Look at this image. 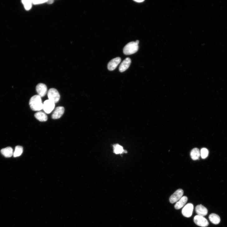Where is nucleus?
<instances>
[{
  "label": "nucleus",
  "instance_id": "obj_14",
  "mask_svg": "<svg viewBox=\"0 0 227 227\" xmlns=\"http://www.w3.org/2000/svg\"><path fill=\"white\" fill-rule=\"evenodd\" d=\"M2 154L6 158H10L13 155V150L10 147L2 149L1 150Z\"/></svg>",
  "mask_w": 227,
  "mask_h": 227
},
{
  "label": "nucleus",
  "instance_id": "obj_16",
  "mask_svg": "<svg viewBox=\"0 0 227 227\" xmlns=\"http://www.w3.org/2000/svg\"><path fill=\"white\" fill-rule=\"evenodd\" d=\"M190 155L192 160H198L201 156L200 151L198 148H194L192 150Z\"/></svg>",
  "mask_w": 227,
  "mask_h": 227
},
{
  "label": "nucleus",
  "instance_id": "obj_13",
  "mask_svg": "<svg viewBox=\"0 0 227 227\" xmlns=\"http://www.w3.org/2000/svg\"><path fill=\"white\" fill-rule=\"evenodd\" d=\"M188 200V198L186 196H182L177 201L174 206L176 210L181 209L186 204Z\"/></svg>",
  "mask_w": 227,
  "mask_h": 227
},
{
  "label": "nucleus",
  "instance_id": "obj_11",
  "mask_svg": "<svg viewBox=\"0 0 227 227\" xmlns=\"http://www.w3.org/2000/svg\"><path fill=\"white\" fill-rule=\"evenodd\" d=\"M131 63V59L129 58H126L121 63L119 70L121 72H124L130 67Z\"/></svg>",
  "mask_w": 227,
  "mask_h": 227
},
{
  "label": "nucleus",
  "instance_id": "obj_18",
  "mask_svg": "<svg viewBox=\"0 0 227 227\" xmlns=\"http://www.w3.org/2000/svg\"><path fill=\"white\" fill-rule=\"evenodd\" d=\"M114 152L116 154H121L126 153L127 151L124 150L123 148L118 144H116L113 146Z\"/></svg>",
  "mask_w": 227,
  "mask_h": 227
},
{
  "label": "nucleus",
  "instance_id": "obj_17",
  "mask_svg": "<svg viewBox=\"0 0 227 227\" xmlns=\"http://www.w3.org/2000/svg\"><path fill=\"white\" fill-rule=\"evenodd\" d=\"M209 219L210 221L213 224L217 225L219 224L220 221V216L217 214H212L209 216Z\"/></svg>",
  "mask_w": 227,
  "mask_h": 227
},
{
  "label": "nucleus",
  "instance_id": "obj_15",
  "mask_svg": "<svg viewBox=\"0 0 227 227\" xmlns=\"http://www.w3.org/2000/svg\"><path fill=\"white\" fill-rule=\"evenodd\" d=\"M35 117L40 121H45L48 119L47 115L44 112L40 111L36 113L35 115Z\"/></svg>",
  "mask_w": 227,
  "mask_h": 227
},
{
  "label": "nucleus",
  "instance_id": "obj_2",
  "mask_svg": "<svg viewBox=\"0 0 227 227\" xmlns=\"http://www.w3.org/2000/svg\"><path fill=\"white\" fill-rule=\"evenodd\" d=\"M138 45L135 42H131L126 45L123 49L124 54L126 55H130L136 53L138 50Z\"/></svg>",
  "mask_w": 227,
  "mask_h": 227
},
{
  "label": "nucleus",
  "instance_id": "obj_3",
  "mask_svg": "<svg viewBox=\"0 0 227 227\" xmlns=\"http://www.w3.org/2000/svg\"><path fill=\"white\" fill-rule=\"evenodd\" d=\"M47 95L49 99L55 103L59 102L60 97L59 92L54 88L50 89L48 91Z\"/></svg>",
  "mask_w": 227,
  "mask_h": 227
},
{
  "label": "nucleus",
  "instance_id": "obj_24",
  "mask_svg": "<svg viewBox=\"0 0 227 227\" xmlns=\"http://www.w3.org/2000/svg\"><path fill=\"white\" fill-rule=\"evenodd\" d=\"M47 2L48 4H51L53 3L54 1H52V0L51 1H47Z\"/></svg>",
  "mask_w": 227,
  "mask_h": 227
},
{
  "label": "nucleus",
  "instance_id": "obj_12",
  "mask_svg": "<svg viewBox=\"0 0 227 227\" xmlns=\"http://www.w3.org/2000/svg\"><path fill=\"white\" fill-rule=\"evenodd\" d=\"M195 210L198 215L201 216L206 215L208 212L207 209L201 205L197 206L196 207Z\"/></svg>",
  "mask_w": 227,
  "mask_h": 227
},
{
  "label": "nucleus",
  "instance_id": "obj_8",
  "mask_svg": "<svg viewBox=\"0 0 227 227\" xmlns=\"http://www.w3.org/2000/svg\"><path fill=\"white\" fill-rule=\"evenodd\" d=\"M36 89L38 95L41 97L45 96L47 91L46 85L41 83H39L37 85Z\"/></svg>",
  "mask_w": 227,
  "mask_h": 227
},
{
  "label": "nucleus",
  "instance_id": "obj_1",
  "mask_svg": "<svg viewBox=\"0 0 227 227\" xmlns=\"http://www.w3.org/2000/svg\"><path fill=\"white\" fill-rule=\"evenodd\" d=\"M29 105L31 109L35 111H40L43 109L41 97L38 95H34L31 97Z\"/></svg>",
  "mask_w": 227,
  "mask_h": 227
},
{
  "label": "nucleus",
  "instance_id": "obj_25",
  "mask_svg": "<svg viewBox=\"0 0 227 227\" xmlns=\"http://www.w3.org/2000/svg\"><path fill=\"white\" fill-rule=\"evenodd\" d=\"M135 42L138 45L139 43V41L138 40H137L135 41Z\"/></svg>",
  "mask_w": 227,
  "mask_h": 227
},
{
  "label": "nucleus",
  "instance_id": "obj_21",
  "mask_svg": "<svg viewBox=\"0 0 227 227\" xmlns=\"http://www.w3.org/2000/svg\"><path fill=\"white\" fill-rule=\"evenodd\" d=\"M201 156V158L203 159L206 158L209 155V152L208 149L205 148H202L200 151Z\"/></svg>",
  "mask_w": 227,
  "mask_h": 227
},
{
  "label": "nucleus",
  "instance_id": "obj_20",
  "mask_svg": "<svg viewBox=\"0 0 227 227\" xmlns=\"http://www.w3.org/2000/svg\"><path fill=\"white\" fill-rule=\"evenodd\" d=\"M22 2L24 5L25 9L27 10H29L31 8L32 1H28V0L24 1L23 0V1H22Z\"/></svg>",
  "mask_w": 227,
  "mask_h": 227
},
{
  "label": "nucleus",
  "instance_id": "obj_6",
  "mask_svg": "<svg viewBox=\"0 0 227 227\" xmlns=\"http://www.w3.org/2000/svg\"><path fill=\"white\" fill-rule=\"evenodd\" d=\"M184 191L182 189H179L176 191L170 197V203L173 204L177 202L182 197Z\"/></svg>",
  "mask_w": 227,
  "mask_h": 227
},
{
  "label": "nucleus",
  "instance_id": "obj_9",
  "mask_svg": "<svg viewBox=\"0 0 227 227\" xmlns=\"http://www.w3.org/2000/svg\"><path fill=\"white\" fill-rule=\"evenodd\" d=\"M121 61L120 57L114 58L111 60L108 64V69L110 71L115 70Z\"/></svg>",
  "mask_w": 227,
  "mask_h": 227
},
{
  "label": "nucleus",
  "instance_id": "obj_4",
  "mask_svg": "<svg viewBox=\"0 0 227 227\" xmlns=\"http://www.w3.org/2000/svg\"><path fill=\"white\" fill-rule=\"evenodd\" d=\"M194 221L197 225L202 227H207L209 225L208 220L203 216H195L194 218Z\"/></svg>",
  "mask_w": 227,
  "mask_h": 227
},
{
  "label": "nucleus",
  "instance_id": "obj_10",
  "mask_svg": "<svg viewBox=\"0 0 227 227\" xmlns=\"http://www.w3.org/2000/svg\"><path fill=\"white\" fill-rule=\"evenodd\" d=\"M64 108L63 107L59 106L57 107L52 115V118L54 119H59L64 114Z\"/></svg>",
  "mask_w": 227,
  "mask_h": 227
},
{
  "label": "nucleus",
  "instance_id": "obj_19",
  "mask_svg": "<svg viewBox=\"0 0 227 227\" xmlns=\"http://www.w3.org/2000/svg\"><path fill=\"white\" fill-rule=\"evenodd\" d=\"M23 148L20 146H17L15 147L14 152L13 153L14 157H17L20 156L23 153Z\"/></svg>",
  "mask_w": 227,
  "mask_h": 227
},
{
  "label": "nucleus",
  "instance_id": "obj_23",
  "mask_svg": "<svg viewBox=\"0 0 227 227\" xmlns=\"http://www.w3.org/2000/svg\"><path fill=\"white\" fill-rule=\"evenodd\" d=\"M134 1L136 2H137L138 3L139 2V3L142 2L144 1V0H136V1H135V0H134Z\"/></svg>",
  "mask_w": 227,
  "mask_h": 227
},
{
  "label": "nucleus",
  "instance_id": "obj_22",
  "mask_svg": "<svg viewBox=\"0 0 227 227\" xmlns=\"http://www.w3.org/2000/svg\"><path fill=\"white\" fill-rule=\"evenodd\" d=\"M47 1H32V3L35 5L41 4L47 2Z\"/></svg>",
  "mask_w": 227,
  "mask_h": 227
},
{
  "label": "nucleus",
  "instance_id": "obj_7",
  "mask_svg": "<svg viewBox=\"0 0 227 227\" xmlns=\"http://www.w3.org/2000/svg\"><path fill=\"white\" fill-rule=\"evenodd\" d=\"M194 208L193 204L189 203L182 209V213L183 215L186 217H190L192 215Z\"/></svg>",
  "mask_w": 227,
  "mask_h": 227
},
{
  "label": "nucleus",
  "instance_id": "obj_5",
  "mask_svg": "<svg viewBox=\"0 0 227 227\" xmlns=\"http://www.w3.org/2000/svg\"><path fill=\"white\" fill-rule=\"evenodd\" d=\"M55 103L49 99L46 100L43 104V109L47 114L51 113L54 109Z\"/></svg>",
  "mask_w": 227,
  "mask_h": 227
}]
</instances>
